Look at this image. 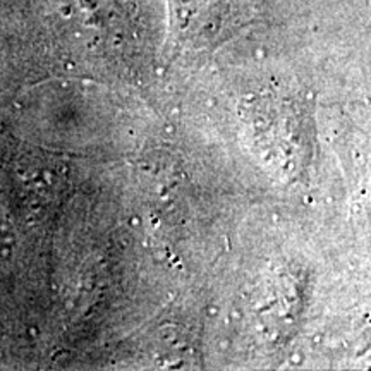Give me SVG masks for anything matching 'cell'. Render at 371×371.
<instances>
[{
	"label": "cell",
	"instance_id": "1",
	"mask_svg": "<svg viewBox=\"0 0 371 371\" xmlns=\"http://www.w3.org/2000/svg\"><path fill=\"white\" fill-rule=\"evenodd\" d=\"M301 361H302V356H301V354H292V356H290V363H292V364H299V363H301Z\"/></svg>",
	"mask_w": 371,
	"mask_h": 371
},
{
	"label": "cell",
	"instance_id": "2",
	"mask_svg": "<svg viewBox=\"0 0 371 371\" xmlns=\"http://www.w3.org/2000/svg\"><path fill=\"white\" fill-rule=\"evenodd\" d=\"M129 225L131 227H139V225H141V218H139V217H132V218L129 220Z\"/></svg>",
	"mask_w": 371,
	"mask_h": 371
},
{
	"label": "cell",
	"instance_id": "3",
	"mask_svg": "<svg viewBox=\"0 0 371 371\" xmlns=\"http://www.w3.org/2000/svg\"><path fill=\"white\" fill-rule=\"evenodd\" d=\"M208 315H210V316H217V315H218V308H217V306H210V308H208Z\"/></svg>",
	"mask_w": 371,
	"mask_h": 371
},
{
	"label": "cell",
	"instance_id": "4",
	"mask_svg": "<svg viewBox=\"0 0 371 371\" xmlns=\"http://www.w3.org/2000/svg\"><path fill=\"white\" fill-rule=\"evenodd\" d=\"M230 316H232V320H241V318H242V313L239 311V309H234Z\"/></svg>",
	"mask_w": 371,
	"mask_h": 371
},
{
	"label": "cell",
	"instance_id": "5",
	"mask_svg": "<svg viewBox=\"0 0 371 371\" xmlns=\"http://www.w3.org/2000/svg\"><path fill=\"white\" fill-rule=\"evenodd\" d=\"M165 132H167V134H174V132H175V126H174V124H167V126H165Z\"/></svg>",
	"mask_w": 371,
	"mask_h": 371
},
{
	"label": "cell",
	"instance_id": "6",
	"mask_svg": "<svg viewBox=\"0 0 371 371\" xmlns=\"http://www.w3.org/2000/svg\"><path fill=\"white\" fill-rule=\"evenodd\" d=\"M229 347H230V340H227V338H225V340H222V342H220V349H223V351H225V349H229Z\"/></svg>",
	"mask_w": 371,
	"mask_h": 371
},
{
	"label": "cell",
	"instance_id": "7",
	"mask_svg": "<svg viewBox=\"0 0 371 371\" xmlns=\"http://www.w3.org/2000/svg\"><path fill=\"white\" fill-rule=\"evenodd\" d=\"M321 340H323V335L321 333H316L315 337H313V342H315V344H320Z\"/></svg>",
	"mask_w": 371,
	"mask_h": 371
},
{
	"label": "cell",
	"instance_id": "8",
	"mask_svg": "<svg viewBox=\"0 0 371 371\" xmlns=\"http://www.w3.org/2000/svg\"><path fill=\"white\" fill-rule=\"evenodd\" d=\"M206 107H208V108L215 107V100H211V98H210V100H206Z\"/></svg>",
	"mask_w": 371,
	"mask_h": 371
},
{
	"label": "cell",
	"instance_id": "9",
	"mask_svg": "<svg viewBox=\"0 0 371 371\" xmlns=\"http://www.w3.org/2000/svg\"><path fill=\"white\" fill-rule=\"evenodd\" d=\"M311 201H313V198H311V196H306V198H304V203H306V204L311 203Z\"/></svg>",
	"mask_w": 371,
	"mask_h": 371
},
{
	"label": "cell",
	"instance_id": "10",
	"mask_svg": "<svg viewBox=\"0 0 371 371\" xmlns=\"http://www.w3.org/2000/svg\"><path fill=\"white\" fill-rule=\"evenodd\" d=\"M256 330H258V332H263V330H265V327H263V325H258V327H256Z\"/></svg>",
	"mask_w": 371,
	"mask_h": 371
}]
</instances>
